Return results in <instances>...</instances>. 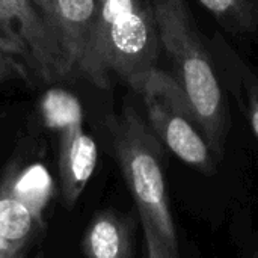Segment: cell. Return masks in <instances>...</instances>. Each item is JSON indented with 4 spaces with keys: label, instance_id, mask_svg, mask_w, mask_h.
Wrapping results in <instances>:
<instances>
[{
    "label": "cell",
    "instance_id": "obj_5",
    "mask_svg": "<svg viewBox=\"0 0 258 258\" xmlns=\"http://www.w3.org/2000/svg\"><path fill=\"white\" fill-rule=\"evenodd\" d=\"M0 39L15 48L44 83L71 77L54 24L32 0H0Z\"/></svg>",
    "mask_w": 258,
    "mask_h": 258
},
{
    "label": "cell",
    "instance_id": "obj_10",
    "mask_svg": "<svg viewBox=\"0 0 258 258\" xmlns=\"http://www.w3.org/2000/svg\"><path fill=\"white\" fill-rule=\"evenodd\" d=\"M82 251L91 258H130L133 255L130 224L113 212H104L88 228Z\"/></svg>",
    "mask_w": 258,
    "mask_h": 258
},
{
    "label": "cell",
    "instance_id": "obj_2",
    "mask_svg": "<svg viewBox=\"0 0 258 258\" xmlns=\"http://www.w3.org/2000/svg\"><path fill=\"white\" fill-rule=\"evenodd\" d=\"M115 154L136 204L147 255L177 258L178 237L163 172L165 145L133 106L109 121Z\"/></svg>",
    "mask_w": 258,
    "mask_h": 258
},
{
    "label": "cell",
    "instance_id": "obj_1",
    "mask_svg": "<svg viewBox=\"0 0 258 258\" xmlns=\"http://www.w3.org/2000/svg\"><path fill=\"white\" fill-rule=\"evenodd\" d=\"M162 48L171 60V74L187 94L201 132L218 163L230 132L225 86L210 47L186 0H151Z\"/></svg>",
    "mask_w": 258,
    "mask_h": 258
},
{
    "label": "cell",
    "instance_id": "obj_3",
    "mask_svg": "<svg viewBox=\"0 0 258 258\" xmlns=\"http://www.w3.org/2000/svg\"><path fill=\"white\" fill-rule=\"evenodd\" d=\"M162 51L151 0H97L86 80L107 88L116 76L130 86L159 67Z\"/></svg>",
    "mask_w": 258,
    "mask_h": 258
},
{
    "label": "cell",
    "instance_id": "obj_11",
    "mask_svg": "<svg viewBox=\"0 0 258 258\" xmlns=\"http://www.w3.org/2000/svg\"><path fill=\"white\" fill-rule=\"evenodd\" d=\"M221 27L245 41L258 42V0H198Z\"/></svg>",
    "mask_w": 258,
    "mask_h": 258
},
{
    "label": "cell",
    "instance_id": "obj_13",
    "mask_svg": "<svg viewBox=\"0 0 258 258\" xmlns=\"http://www.w3.org/2000/svg\"><path fill=\"white\" fill-rule=\"evenodd\" d=\"M32 2H33V5L39 9V12L54 24V21H53V8H51V0H32Z\"/></svg>",
    "mask_w": 258,
    "mask_h": 258
},
{
    "label": "cell",
    "instance_id": "obj_4",
    "mask_svg": "<svg viewBox=\"0 0 258 258\" xmlns=\"http://www.w3.org/2000/svg\"><path fill=\"white\" fill-rule=\"evenodd\" d=\"M130 88L141 95L147 122L165 148L201 174L213 175L218 160L201 132L187 94L171 71L157 67Z\"/></svg>",
    "mask_w": 258,
    "mask_h": 258
},
{
    "label": "cell",
    "instance_id": "obj_8",
    "mask_svg": "<svg viewBox=\"0 0 258 258\" xmlns=\"http://www.w3.org/2000/svg\"><path fill=\"white\" fill-rule=\"evenodd\" d=\"M53 21L71 76H86L97 18V0H51Z\"/></svg>",
    "mask_w": 258,
    "mask_h": 258
},
{
    "label": "cell",
    "instance_id": "obj_9",
    "mask_svg": "<svg viewBox=\"0 0 258 258\" xmlns=\"http://www.w3.org/2000/svg\"><path fill=\"white\" fill-rule=\"evenodd\" d=\"M221 80L239 101V106L258 138V70L243 59L219 32L207 39Z\"/></svg>",
    "mask_w": 258,
    "mask_h": 258
},
{
    "label": "cell",
    "instance_id": "obj_6",
    "mask_svg": "<svg viewBox=\"0 0 258 258\" xmlns=\"http://www.w3.org/2000/svg\"><path fill=\"white\" fill-rule=\"evenodd\" d=\"M45 124L59 133V172L62 194L68 206H73L92 177L98 147L83 130V110L79 100L63 91L51 89L41 101Z\"/></svg>",
    "mask_w": 258,
    "mask_h": 258
},
{
    "label": "cell",
    "instance_id": "obj_7",
    "mask_svg": "<svg viewBox=\"0 0 258 258\" xmlns=\"http://www.w3.org/2000/svg\"><path fill=\"white\" fill-rule=\"evenodd\" d=\"M47 169L32 165L6 178L0 189V258L21 255L50 201Z\"/></svg>",
    "mask_w": 258,
    "mask_h": 258
},
{
    "label": "cell",
    "instance_id": "obj_12",
    "mask_svg": "<svg viewBox=\"0 0 258 258\" xmlns=\"http://www.w3.org/2000/svg\"><path fill=\"white\" fill-rule=\"evenodd\" d=\"M30 68L24 57L0 39V83L12 80H27L30 76Z\"/></svg>",
    "mask_w": 258,
    "mask_h": 258
}]
</instances>
